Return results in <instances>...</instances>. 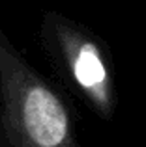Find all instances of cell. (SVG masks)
<instances>
[{"label":"cell","mask_w":146,"mask_h":147,"mask_svg":"<svg viewBox=\"0 0 146 147\" xmlns=\"http://www.w3.org/2000/svg\"><path fill=\"white\" fill-rule=\"evenodd\" d=\"M0 119L11 147H83L71 110L0 28Z\"/></svg>","instance_id":"cell-1"},{"label":"cell","mask_w":146,"mask_h":147,"mask_svg":"<svg viewBox=\"0 0 146 147\" xmlns=\"http://www.w3.org/2000/svg\"><path fill=\"white\" fill-rule=\"evenodd\" d=\"M41 45L66 91L103 121L118 110L116 69L111 47L98 32L58 11H47Z\"/></svg>","instance_id":"cell-2"}]
</instances>
